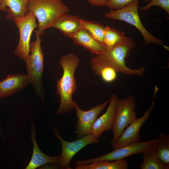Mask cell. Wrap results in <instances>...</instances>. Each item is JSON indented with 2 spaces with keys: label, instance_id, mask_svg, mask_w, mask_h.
I'll list each match as a JSON object with an SVG mask.
<instances>
[{
  "label": "cell",
  "instance_id": "obj_1",
  "mask_svg": "<svg viewBox=\"0 0 169 169\" xmlns=\"http://www.w3.org/2000/svg\"><path fill=\"white\" fill-rule=\"evenodd\" d=\"M136 46L132 39L125 36L111 48L106 49L103 53L92 58L90 61L92 69L95 73L98 75L102 68L110 67L114 69L117 72L126 75L143 76L145 70V67L133 69L126 65L125 59L128 58L131 51Z\"/></svg>",
  "mask_w": 169,
  "mask_h": 169
},
{
  "label": "cell",
  "instance_id": "obj_2",
  "mask_svg": "<svg viewBox=\"0 0 169 169\" xmlns=\"http://www.w3.org/2000/svg\"><path fill=\"white\" fill-rule=\"evenodd\" d=\"M79 63V58L72 53L63 56L60 60L63 72L56 85V93L60 97L59 105L57 111L59 115L69 113L74 108L72 95L77 88L74 74Z\"/></svg>",
  "mask_w": 169,
  "mask_h": 169
},
{
  "label": "cell",
  "instance_id": "obj_3",
  "mask_svg": "<svg viewBox=\"0 0 169 169\" xmlns=\"http://www.w3.org/2000/svg\"><path fill=\"white\" fill-rule=\"evenodd\" d=\"M26 9L37 19V30L40 35L58 17L69 11L62 0H29Z\"/></svg>",
  "mask_w": 169,
  "mask_h": 169
},
{
  "label": "cell",
  "instance_id": "obj_4",
  "mask_svg": "<svg viewBox=\"0 0 169 169\" xmlns=\"http://www.w3.org/2000/svg\"><path fill=\"white\" fill-rule=\"evenodd\" d=\"M36 39L30 43L31 54L26 58V69L30 83L35 92L43 100L44 89L42 78L44 71V54L41 47V39L37 29L34 30Z\"/></svg>",
  "mask_w": 169,
  "mask_h": 169
},
{
  "label": "cell",
  "instance_id": "obj_5",
  "mask_svg": "<svg viewBox=\"0 0 169 169\" xmlns=\"http://www.w3.org/2000/svg\"><path fill=\"white\" fill-rule=\"evenodd\" d=\"M139 1L136 0L120 9H110L108 13L105 14V17L124 21L133 25L141 33L146 44H155L162 45V41L151 34L143 25L139 15Z\"/></svg>",
  "mask_w": 169,
  "mask_h": 169
},
{
  "label": "cell",
  "instance_id": "obj_6",
  "mask_svg": "<svg viewBox=\"0 0 169 169\" xmlns=\"http://www.w3.org/2000/svg\"><path fill=\"white\" fill-rule=\"evenodd\" d=\"M136 100L131 95L123 100L118 99L112 130L113 136L112 146L115 144L125 128L136 118L135 111Z\"/></svg>",
  "mask_w": 169,
  "mask_h": 169
},
{
  "label": "cell",
  "instance_id": "obj_7",
  "mask_svg": "<svg viewBox=\"0 0 169 169\" xmlns=\"http://www.w3.org/2000/svg\"><path fill=\"white\" fill-rule=\"evenodd\" d=\"M157 139H152L147 141H140L131 143L120 148L100 157L86 160L75 161L76 166L87 164L101 160L110 161L123 159L129 156L155 149Z\"/></svg>",
  "mask_w": 169,
  "mask_h": 169
},
{
  "label": "cell",
  "instance_id": "obj_8",
  "mask_svg": "<svg viewBox=\"0 0 169 169\" xmlns=\"http://www.w3.org/2000/svg\"><path fill=\"white\" fill-rule=\"evenodd\" d=\"M13 20L19 32V42L14 53L18 58L25 61L30 52V41L32 33L37 28L36 17L33 13L28 12Z\"/></svg>",
  "mask_w": 169,
  "mask_h": 169
},
{
  "label": "cell",
  "instance_id": "obj_9",
  "mask_svg": "<svg viewBox=\"0 0 169 169\" xmlns=\"http://www.w3.org/2000/svg\"><path fill=\"white\" fill-rule=\"evenodd\" d=\"M54 135L58 139L62 146V151L58 164L59 168L71 169L70 161L73 157L81 149L89 144L99 142V140L91 134L73 142H68L64 140L60 136L56 128H54Z\"/></svg>",
  "mask_w": 169,
  "mask_h": 169
},
{
  "label": "cell",
  "instance_id": "obj_10",
  "mask_svg": "<svg viewBox=\"0 0 169 169\" xmlns=\"http://www.w3.org/2000/svg\"><path fill=\"white\" fill-rule=\"evenodd\" d=\"M159 89L157 86H155L153 100L150 108L144 113L141 117L138 118H137L125 128L116 142L112 146L114 149L140 141V129L143 124L149 118L153 110L155 105V99Z\"/></svg>",
  "mask_w": 169,
  "mask_h": 169
},
{
  "label": "cell",
  "instance_id": "obj_11",
  "mask_svg": "<svg viewBox=\"0 0 169 169\" xmlns=\"http://www.w3.org/2000/svg\"><path fill=\"white\" fill-rule=\"evenodd\" d=\"M109 102V100H106L101 104L85 111L81 109L76 103L74 102V108L76 109V115L78 118L76 125L77 139L90 134L92 126L98 115L103 110Z\"/></svg>",
  "mask_w": 169,
  "mask_h": 169
},
{
  "label": "cell",
  "instance_id": "obj_12",
  "mask_svg": "<svg viewBox=\"0 0 169 169\" xmlns=\"http://www.w3.org/2000/svg\"><path fill=\"white\" fill-rule=\"evenodd\" d=\"M118 99L115 94L113 95L106 112L97 118L94 123L90 134L95 138H98L104 132L112 130Z\"/></svg>",
  "mask_w": 169,
  "mask_h": 169
},
{
  "label": "cell",
  "instance_id": "obj_13",
  "mask_svg": "<svg viewBox=\"0 0 169 169\" xmlns=\"http://www.w3.org/2000/svg\"><path fill=\"white\" fill-rule=\"evenodd\" d=\"M30 84V81L27 74L8 75L0 81V99L16 93Z\"/></svg>",
  "mask_w": 169,
  "mask_h": 169
},
{
  "label": "cell",
  "instance_id": "obj_14",
  "mask_svg": "<svg viewBox=\"0 0 169 169\" xmlns=\"http://www.w3.org/2000/svg\"><path fill=\"white\" fill-rule=\"evenodd\" d=\"M36 126L31 123V138L33 145V153L30 161L25 169H35L49 163H57L59 162L60 156H50L43 153L39 148L36 139Z\"/></svg>",
  "mask_w": 169,
  "mask_h": 169
},
{
  "label": "cell",
  "instance_id": "obj_15",
  "mask_svg": "<svg viewBox=\"0 0 169 169\" xmlns=\"http://www.w3.org/2000/svg\"><path fill=\"white\" fill-rule=\"evenodd\" d=\"M81 19L77 16L64 13L56 19L50 25L60 30L66 36L71 38L82 29Z\"/></svg>",
  "mask_w": 169,
  "mask_h": 169
},
{
  "label": "cell",
  "instance_id": "obj_16",
  "mask_svg": "<svg viewBox=\"0 0 169 169\" xmlns=\"http://www.w3.org/2000/svg\"><path fill=\"white\" fill-rule=\"evenodd\" d=\"M71 38L74 43L88 50L93 54L96 55L102 54L106 49L83 28L79 30Z\"/></svg>",
  "mask_w": 169,
  "mask_h": 169
},
{
  "label": "cell",
  "instance_id": "obj_17",
  "mask_svg": "<svg viewBox=\"0 0 169 169\" xmlns=\"http://www.w3.org/2000/svg\"><path fill=\"white\" fill-rule=\"evenodd\" d=\"M29 0H2L0 10L7 12V19L14 20L27 12L26 6Z\"/></svg>",
  "mask_w": 169,
  "mask_h": 169
},
{
  "label": "cell",
  "instance_id": "obj_18",
  "mask_svg": "<svg viewBox=\"0 0 169 169\" xmlns=\"http://www.w3.org/2000/svg\"><path fill=\"white\" fill-rule=\"evenodd\" d=\"M107 160H101L87 164L76 166V169H127V161L124 159L115 161L113 162Z\"/></svg>",
  "mask_w": 169,
  "mask_h": 169
},
{
  "label": "cell",
  "instance_id": "obj_19",
  "mask_svg": "<svg viewBox=\"0 0 169 169\" xmlns=\"http://www.w3.org/2000/svg\"><path fill=\"white\" fill-rule=\"evenodd\" d=\"M155 150L160 161L169 167V135L160 133Z\"/></svg>",
  "mask_w": 169,
  "mask_h": 169
},
{
  "label": "cell",
  "instance_id": "obj_20",
  "mask_svg": "<svg viewBox=\"0 0 169 169\" xmlns=\"http://www.w3.org/2000/svg\"><path fill=\"white\" fill-rule=\"evenodd\" d=\"M143 161L139 165L141 169H169L160 161L155 149L142 153Z\"/></svg>",
  "mask_w": 169,
  "mask_h": 169
},
{
  "label": "cell",
  "instance_id": "obj_21",
  "mask_svg": "<svg viewBox=\"0 0 169 169\" xmlns=\"http://www.w3.org/2000/svg\"><path fill=\"white\" fill-rule=\"evenodd\" d=\"M81 22L82 28L86 30L93 37L104 46L103 38L105 27L96 22L88 21L83 19H81Z\"/></svg>",
  "mask_w": 169,
  "mask_h": 169
},
{
  "label": "cell",
  "instance_id": "obj_22",
  "mask_svg": "<svg viewBox=\"0 0 169 169\" xmlns=\"http://www.w3.org/2000/svg\"><path fill=\"white\" fill-rule=\"evenodd\" d=\"M125 36L123 31H119L114 28L106 26L103 38L104 45L106 49H110L119 42Z\"/></svg>",
  "mask_w": 169,
  "mask_h": 169
},
{
  "label": "cell",
  "instance_id": "obj_23",
  "mask_svg": "<svg viewBox=\"0 0 169 169\" xmlns=\"http://www.w3.org/2000/svg\"><path fill=\"white\" fill-rule=\"evenodd\" d=\"M117 72L113 68L105 67L101 69L99 75L105 82L110 83L115 81L117 77Z\"/></svg>",
  "mask_w": 169,
  "mask_h": 169
},
{
  "label": "cell",
  "instance_id": "obj_24",
  "mask_svg": "<svg viewBox=\"0 0 169 169\" xmlns=\"http://www.w3.org/2000/svg\"><path fill=\"white\" fill-rule=\"evenodd\" d=\"M154 6L161 7L169 14V0H151L149 3L141 8V10L148 11L151 7Z\"/></svg>",
  "mask_w": 169,
  "mask_h": 169
},
{
  "label": "cell",
  "instance_id": "obj_25",
  "mask_svg": "<svg viewBox=\"0 0 169 169\" xmlns=\"http://www.w3.org/2000/svg\"><path fill=\"white\" fill-rule=\"evenodd\" d=\"M136 0H109L105 6L110 9L117 10L124 8ZM147 2L150 0H145Z\"/></svg>",
  "mask_w": 169,
  "mask_h": 169
},
{
  "label": "cell",
  "instance_id": "obj_26",
  "mask_svg": "<svg viewBox=\"0 0 169 169\" xmlns=\"http://www.w3.org/2000/svg\"><path fill=\"white\" fill-rule=\"evenodd\" d=\"M109 0H87L92 5L96 6H105Z\"/></svg>",
  "mask_w": 169,
  "mask_h": 169
},
{
  "label": "cell",
  "instance_id": "obj_27",
  "mask_svg": "<svg viewBox=\"0 0 169 169\" xmlns=\"http://www.w3.org/2000/svg\"><path fill=\"white\" fill-rule=\"evenodd\" d=\"M41 169H58L59 168L58 163H49L44 165L41 167Z\"/></svg>",
  "mask_w": 169,
  "mask_h": 169
},
{
  "label": "cell",
  "instance_id": "obj_28",
  "mask_svg": "<svg viewBox=\"0 0 169 169\" xmlns=\"http://www.w3.org/2000/svg\"><path fill=\"white\" fill-rule=\"evenodd\" d=\"M0 131H1V133L2 134L1 128V125H0Z\"/></svg>",
  "mask_w": 169,
  "mask_h": 169
},
{
  "label": "cell",
  "instance_id": "obj_29",
  "mask_svg": "<svg viewBox=\"0 0 169 169\" xmlns=\"http://www.w3.org/2000/svg\"><path fill=\"white\" fill-rule=\"evenodd\" d=\"M1 2H2V0H0V5L1 3Z\"/></svg>",
  "mask_w": 169,
  "mask_h": 169
},
{
  "label": "cell",
  "instance_id": "obj_30",
  "mask_svg": "<svg viewBox=\"0 0 169 169\" xmlns=\"http://www.w3.org/2000/svg\"></svg>",
  "mask_w": 169,
  "mask_h": 169
}]
</instances>
